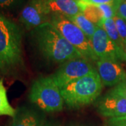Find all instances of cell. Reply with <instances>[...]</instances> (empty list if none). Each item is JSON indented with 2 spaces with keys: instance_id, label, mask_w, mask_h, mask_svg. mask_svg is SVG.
Listing matches in <instances>:
<instances>
[{
  "instance_id": "obj_19",
  "label": "cell",
  "mask_w": 126,
  "mask_h": 126,
  "mask_svg": "<svg viewBox=\"0 0 126 126\" xmlns=\"http://www.w3.org/2000/svg\"><path fill=\"white\" fill-rule=\"evenodd\" d=\"M110 92L113 94H117L126 99V80L114 86Z\"/></svg>"
},
{
  "instance_id": "obj_15",
  "label": "cell",
  "mask_w": 126,
  "mask_h": 126,
  "mask_svg": "<svg viewBox=\"0 0 126 126\" xmlns=\"http://www.w3.org/2000/svg\"><path fill=\"white\" fill-rule=\"evenodd\" d=\"M69 19L74 23L77 27H79L81 31L86 34L89 39H90V38L93 36L97 27L93 23H91L90 20H88L82 13Z\"/></svg>"
},
{
  "instance_id": "obj_26",
  "label": "cell",
  "mask_w": 126,
  "mask_h": 126,
  "mask_svg": "<svg viewBox=\"0 0 126 126\" xmlns=\"http://www.w3.org/2000/svg\"><path fill=\"white\" fill-rule=\"evenodd\" d=\"M78 2H87L88 0H76Z\"/></svg>"
},
{
  "instance_id": "obj_23",
  "label": "cell",
  "mask_w": 126,
  "mask_h": 126,
  "mask_svg": "<svg viewBox=\"0 0 126 126\" xmlns=\"http://www.w3.org/2000/svg\"><path fill=\"white\" fill-rule=\"evenodd\" d=\"M109 124L110 126H126V123H125L115 121L111 119H109Z\"/></svg>"
},
{
  "instance_id": "obj_13",
  "label": "cell",
  "mask_w": 126,
  "mask_h": 126,
  "mask_svg": "<svg viewBox=\"0 0 126 126\" xmlns=\"http://www.w3.org/2000/svg\"><path fill=\"white\" fill-rule=\"evenodd\" d=\"M99 27H102L104 30L106 32L109 37L111 40L115 44L117 48L120 50L123 54L126 55L125 53V45L123 43L121 37L119 36L118 32L116 26L115 22L113 18H108V19H103L102 23L100 24Z\"/></svg>"
},
{
  "instance_id": "obj_18",
  "label": "cell",
  "mask_w": 126,
  "mask_h": 126,
  "mask_svg": "<svg viewBox=\"0 0 126 126\" xmlns=\"http://www.w3.org/2000/svg\"><path fill=\"white\" fill-rule=\"evenodd\" d=\"M113 20L115 22L116 26L118 32L119 36L121 39L124 45H126V20L123 19L121 17L116 16L113 18Z\"/></svg>"
},
{
  "instance_id": "obj_11",
  "label": "cell",
  "mask_w": 126,
  "mask_h": 126,
  "mask_svg": "<svg viewBox=\"0 0 126 126\" xmlns=\"http://www.w3.org/2000/svg\"><path fill=\"white\" fill-rule=\"evenodd\" d=\"M50 15H62L68 18L82 13L79 3L76 0H44Z\"/></svg>"
},
{
  "instance_id": "obj_20",
  "label": "cell",
  "mask_w": 126,
  "mask_h": 126,
  "mask_svg": "<svg viewBox=\"0 0 126 126\" xmlns=\"http://www.w3.org/2000/svg\"><path fill=\"white\" fill-rule=\"evenodd\" d=\"M116 16L126 20V0H121L118 4Z\"/></svg>"
},
{
  "instance_id": "obj_3",
  "label": "cell",
  "mask_w": 126,
  "mask_h": 126,
  "mask_svg": "<svg viewBox=\"0 0 126 126\" xmlns=\"http://www.w3.org/2000/svg\"><path fill=\"white\" fill-rule=\"evenodd\" d=\"M103 84L97 69L60 88L64 103L70 109H79L98 98Z\"/></svg>"
},
{
  "instance_id": "obj_16",
  "label": "cell",
  "mask_w": 126,
  "mask_h": 126,
  "mask_svg": "<svg viewBox=\"0 0 126 126\" xmlns=\"http://www.w3.org/2000/svg\"><path fill=\"white\" fill-rule=\"evenodd\" d=\"M16 113V110L12 107L8 100L6 89L1 79L0 80V116H8L14 118Z\"/></svg>"
},
{
  "instance_id": "obj_5",
  "label": "cell",
  "mask_w": 126,
  "mask_h": 126,
  "mask_svg": "<svg viewBox=\"0 0 126 126\" xmlns=\"http://www.w3.org/2000/svg\"><path fill=\"white\" fill-rule=\"evenodd\" d=\"M50 23L68 42L77 48L84 58L97 62V58L92 48L90 39L67 17L62 15H51Z\"/></svg>"
},
{
  "instance_id": "obj_8",
  "label": "cell",
  "mask_w": 126,
  "mask_h": 126,
  "mask_svg": "<svg viewBox=\"0 0 126 126\" xmlns=\"http://www.w3.org/2000/svg\"><path fill=\"white\" fill-rule=\"evenodd\" d=\"M49 12L44 0H30L21 11L20 21L28 30H34L50 22Z\"/></svg>"
},
{
  "instance_id": "obj_25",
  "label": "cell",
  "mask_w": 126,
  "mask_h": 126,
  "mask_svg": "<svg viewBox=\"0 0 126 126\" xmlns=\"http://www.w3.org/2000/svg\"><path fill=\"white\" fill-rule=\"evenodd\" d=\"M44 126H60L58 124L55 123H53V122H46V124Z\"/></svg>"
},
{
  "instance_id": "obj_14",
  "label": "cell",
  "mask_w": 126,
  "mask_h": 126,
  "mask_svg": "<svg viewBox=\"0 0 126 126\" xmlns=\"http://www.w3.org/2000/svg\"><path fill=\"white\" fill-rule=\"evenodd\" d=\"M79 3L82 10V14L84 15V16L96 26L99 27L102 20H103V17L98 6L86 2Z\"/></svg>"
},
{
  "instance_id": "obj_17",
  "label": "cell",
  "mask_w": 126,
  "mask_h": 126,
  "mask_svg": "<svg viewBox=\"0 0 126 126\" xmlns=\"http://www.w3.org/2000/svg\"><path fill=\"white\" fill-rule=\"evenodd\" d=\"M118 3L107 4H101L97 6L102 13L103 19L113 18L114 16H116L117 6Z\"/></svg>"
},
{
  "instance_id": "obj_9",
  "label": "cell",
  "mask_w": 126,
  "mask_h": 126,
  "mask_svg": "<svg viewBox=\"0 0 126 126\" xmlns=\"http://www.w3.org/2000/svg\"><path fill=\"white\" fill-rule=\"evenodd\" d=\"M97 72L104 86H116L126 80V72L118 62L102 59L97 62Z\"/></svg>"
},
{
  "instance_id": "obj_6",
  "label": "cell",
  "mask_w": 126,
  "mask_h": 126,
  "mask_svg": "<svg viewBox=\"0 0 126 126\" xmlns=\"http://www.w3.org/2000/svg\"><path fill=\"white\" fill-rule=\"evenodd\" d=\"M96 70L90 60L81 58L71 60L61 64L50 77L60 88Z\"/></svg>"
},
{
  "instance_id": "obj_4",
  "label": "cell",
  "mask_w": 126,
  "mask_h": 126,
  "mask_svg": "<svg viewBox=\"0 0 126 126\" xmlns=\"http://www.w3.org/2000/svg\"><path fill=\"white\" fill-rule=\"evenodd\" d=\"M29 99L45 112L62 111L64 104L60 88L50 76L40 77L32 83Z\"/></svg>"
},
{
  "instance_id": "obj_24",
  "label": "cell",
  "mask_w": 126,
  "mask_h": 126,
  "mask_svg": "<svg viewBox=\"0 0 126 126\" xmlns=\"http://www.w3.org/2000/svg\"><path fill=\"white\" fill-rule=\"evenodd\" d=\"M109 119H111V120L115 121L121 122V123H126V116H123V117L115 118H109Z\"/></svg>"
},
{
  "instance_id": "obj_10",
  "label": "cell",
  "mask_w": 126,
  "mask_h": 126,
  "mask_svg": "<svg viewBox=\"0 0 126 126\" xmlns=\"http://www.w3.org/2000/svg\"><path fill=\"white\" fill-rule=\"evenodd\" d=\"M97 108L104 117L115 118L126 116V99L109 91L99 99Z\"/></svg>"
},
{
  "instance_id": "obj_2",
  "label": "cell",
  "mask_w": 126,
  "mask_h": 126,
  "mask_svg": "<svg viewBox=\"0 0 126 126\" xmlns=\"http://www.w3.org/2000/svg\"><path fill=\"white\" fill-rule=\"evenodd\" d=\"M32 35L40 53L50 62L62 64L71 60L83 58L50 22L34 29Z\"/></svg>"
},
{
  "instance_id": "obj_1",
  "label": "cell",
  "mask_w": 126,
  "mask_h": 126,
  "mask_svg": "<svg viewBox=\"0 0 126 126\" xmlns=\"http://www.w3.org/2000/svg\"><path fill=\"white\" fill-rule=\"evenodd\" d=\"M22 32L18 25L0 14V71L14 75L25 68Z\"/></svg>"
},
{
  "instance_id": "obj_27",
  "label": "cell",
  "mask_w": 126,
  "mask_h": 126,
  "mask_svg": "<svg viewBox=\"0 0 126 126\" xmlns=\"http://www.w3.org/2000/svg\"><path fill=\"white\" fill-rule=\"evenodd\" d=\"M125 53H126V45L125 46Z\"/></svg>"
},
{
  "instance_id": "obj_12",
  "label": "cell",
  "mask_w": 126,
  "mask_h": 126,
  "mask_svg": "<svg viewBox=\"0 0 126 126\" xmlns=\"http://www.w3.org/2000/svg\"><path fill=\"white\" fill-rule=\"evenodd\" d=\"M46 123L45 118L40 113L23 107L16 111L10 126H44Z\"/></svg>"
},
{
  "instance_id": "obj_28",
  "label": "cell",
  "mask_w": 126,
  "mask_h": 126,
  "mask_svg": "<svg viewBox=\"0 0 126 126\" xmlns=\"http://www.w3.org/2000/svg\"><path fill=\"white\" fill-rule=\"evenodd\" d=\"M1 78H0V80H1Z\"/></svg>"
},
{
  "instance_id": "obj_21",
  "label": "cell",
  "mask_w": 126,
  "mask_h": 126,
  "mask_svg": "<svg viewBox=\"0 0 126 126\" xmlns=\"http://www.w3.org/2000/svg\"><path fill=\"white\" fill-rule=\"evenodd\" d=\"M121 0H88L86 3L91 4L98 5L107 4H113V3H118Z\"/></svg>"
},
{
  "instance_id": "obj_7",
  "label": "cell",
  "mask_w": 126,
  "mask_h": 126,
  "mask_svg": "<svg viewBox=\"0 0 126 126\" xmlns=\"http://www.w3.org/2000/svg\"><path fill=\"white\" fill-rule=\"evenodd\" d=\"M90 41L93 52L98 60L126 61V55L120 51L102 27H97Z\"/></svg>"
},
{
  "instance_id": "obj_22",
  "label": "cell",
  "mask_w": 126,
  "mask_h": 126,
  "mask_svg": "<svg viewBox=\"0 0 126 126\" xmlns=\"http://www.w3.org/2000/svg\"><path fill=\"white\" fill-rule=\"evenodd\" d=\"M18 0H0V8L9 9L14 6Z\"/></svg>"
}]
</instances>
